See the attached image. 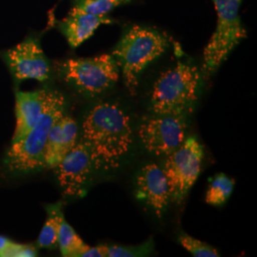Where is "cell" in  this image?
<instances>
[{
	"instance_id": "obj_13",
	"label": "cell",
	"mask_w": 257,
	"mask_h": 257,
	"mask_svg": "<svg viewBox=\"0 0 257 257\" xmlns=\"http://www.w3.org/2000/svg\"><path fill=\"white\" fill-rule=\"evenodd\" d=\"M49 89L34 92H18L16 94L17 126L13 143L24 138L37 124L46 103Z\"/></svg>"
},
{
	"instance_id": "obj_2",
	"label": "cell",
	"mask_w": 257,
	"mask_h": 257,
	"mask_svg": "<svg viewBox=\"0 0 257 257\" xmlns=\"http://www.w3.org/2000/svg\"><path fill=\"white\" fill-rule=\"evenodd\" d=\"M170 42V37L156 28L133 24L124 30L111 55L130 94L137 93L141 74L165 54Z\"/></svg>"
},
{
	"instance_id": "obj_10",
	"label": "cell",
	"mask_w": 257,
	"mask_h": 257,
	"mask_svg": "<svg viewBox=\"0 0 257 257\" xmlns=\"http://www.w3.org/2000/svg\"><path fill=\"white\" fill-rule=\"evenodd\" d=\"M54 170L60 188L68 196L83 195L95 172L90 151L81 140Z\"/></svg>"
},
{
	"instance_id": "obj_19",
	"label": "cell",
	"mask_w": 257,
	"mask_h": 257,
	"mask_svg": "<svg viewBox=\"0 0 257 257\" xmlns=\"http://www.w3.org/2000/svg\"><path fill=\"white\" fill-rule=\"evenodd\" d=\"M178 241L184 248H186L192 255L195 257H218L219 251L211 245L194 238L188 233L182 232L178 236Z\"/></svg>"
},
{
	"instance_id": "obj_3",
	"label": "cell",
	"mask_w": 257,
	"mask_h": 257,
	"mask_svg": "<svg viewBox=\"0 0 257 257\" xmlns=\"http://www.w3.org/2000/svg\"><path fill=\"white\" fill-rule=\"evenodd\" d=\"M202 78L197 66L177 61L159 74L154 82L150 110L153 114L187 115L197 102Z\"/></svg>"
},
{
	"instance_id": "obj_21",
	"label": "cell",
	"mask_w": 257,
	"mask_h": 257,
	"mask_svg": "<svg viewBox=\"0 0 257 257\" xmlns=\"http://www.w3.org/2000/svg\"><path fill=\"white\" fill-rule=\"evenodd\" d=\"M37 256V249L33 245H23L12 242L5 257Z\"/></svg>"
},
{
	"instance_id": "obj_4",
	"label": "cell",
	"mask_w": 257,
	"mask_h": 257,
	"mask_svg": "<svg viewBox=\"0 0 257 257\" xmlns=\"http://www.w3.org/2000/svg\"><path fill=\"white\" fill-rule=\"evenodd\" d=\"M66 100L58 91L49 90L44 110L37 124L27 135L12 144L5 165L12 172L31 173L44 168V153L50 131L64 114Z\"/></svg>"
},
{
	"instance_id": "obj_11",
	"label": "cell",
	"mask_w": 257,
	"mask_h": 257,
	"mask_svg": "<svg viewBox=\"0 0 257 257\" xmlns=\"http://www.w3.org/2000/svg\"><path fill=\"white\" fill-rule=\"evenodd\" d=\"M138 199L146 203L158 217L165 212L171 199L170 190L163 169L155 163L141 168L136 178Z\"/></svg>"
},
{
	"instance_id": "obj_20",
	"label": "cell",
	"mask_w": 257,
	"mask_h": 257,
	"mask_svg": "<svg viewBox=\"0 0 257 257\" xmlns=\"http://www.w3.org/2000/svg\"><path fill=\"white\" fill-rule=\"evenodd\" d=\"M154 243L149 240L139 246H108L104 245L106 257L147 256L153 249Z\"/></svg>"
},
{
	"instance_id": "obj_15",
	"label": "cell",
	"mask_w": 257,
	"mask_h": 257,
	"mask_svg": "<svg viewBox=\"0 0 257 257\" xmlns=\"http://www.w3.org/2000/svg\"><path fill=\"white\" fill-rule=\"evenodd\" d=\"M48 217L38 236L37 246L41 248H54L57 247V239L61 222L64 219L62 204L57 203L47 207Z\"/></svg>"
},
{
	"instance_id": "obj_18",
	"label": "cell",
	"mask_w": 257,
	"mask_h": 257,
	"mask_svg": "<svg viewBox=\"0 0 257 257\" xmlns=\"http://www.w3.org/2000/svg\"><path fill=\"white\" fill-rule=\"evenodd\" d=\"M133 0H72L74 9L98 17H107L112 10Z\"/></svg>"
},
{
	"instance_id": "obj_16",
	"label": "cell",
	"mask_w": 257,
	"mask_h": 257,
	"mask_svg": "<svg viewBox=\"0 0 257 257\" xmlns=\"http://www.w3.org/2000/svg\"><path fill=\"white\" fill-rule=\"evenodd\" d=\"M57 246L60 248L61 254L65 257H81L90 247L80 238L65 218L61 222L59 229Z\"/></svg>"
},
{
	"instance_id": "obj_8",
	"label": "cell",
	"mask_w": 257,
	"mask_h": 257,
	"mask_svg": "<svg viewBox=\"0 0 257 257\" xmlns=\"http://www.w3.org/2000/svg\"><path fill=\"white\" fill-rule=\"evenodd\" d=\"M187 115L153 114L141 121L138 136L148 153L167 156L187 138Z\"/></svg>"
},
{
	"instance_id": "obj_12",
	"label": "cell",
	"mask_w": 257,
	"mask_h": 257,
	"mask_svg": "<svg viewBox=\"0 0 257 257\" xmlns=\"http://www.w3.org/2000/svg\"><path fill=\"white\" fill-rule=\"evenodd\" d=\"M76 121L63 114L51 128L44 153V168L54 169L78 142Z\"/></svg>"
},
{
	"instance_id": "obj_6",
	"label": "cell",
	"mask_w": 257,
	"mask_h": 257,
	"mask_svg": "<svg viewBox=\"0 0 257 257\" xmlns=\"http://www.w3.org/2000/svg\"><path fill=\"white\" fill-rule=\"evenodd\" d=\"M57 71L65 82L91 97L108 92L120 76L118 65L113 56L108 54L67 59L58 63Z\"/></svg>"
},
{
	"instance_id": "obj_5",
	"label": "cell",
	"mask_w": 257,
	"mask_h": 257,
	"mask_svg": "<svg viewBox=\"0 0 257 257\" xmlns=\"http://www.w3.org/2000/svg\"><path fill=\"white\" fill-rule=\"evenodd\" d=\"M243 0H212L217 14V23L203 53V78L215 74L232 50L247 37V31L239 16Z\"/></svg>"
},
{
	"instance_id": "obj_17",
	"label": "cell",
	"mask_w": 257,
	"mask_h": 257,
	"mask_svg": "<svg viewBox=\"0 0 257 257\" xmlns=\"http://www.w3.org/2000/svg\"><path fill=\"white\" fill-rule=\"evenodd\" d=\"M234 188V180L224 174L214 176L206 193L207 204L220 207L228 201Z\"/></svg>"
},
{
	"instance_id": "obj_9",
	"label": "cell",
	"mask_w": 257,
	"mask_h": 257,
	"mask_svg": "<svg viewBox=\"0 0 257 257\" xmlns=\"http://www.w3.org/2000/svg\"><path fill=\"white\" fill-rule=\"evenodd\" d=\"M3 57L17 81L36 79L44 82L51 76V66L37 38L28 37L6 51Z\"/></svg>"
},
{
	"instance_id": "obj_22",
	"label": "cell",
	"mask_w": 257,
	"mask_h": 257,
	"mask_svg": "<svg viewBox=\"0 0 257 257\" xmlns=\"http://www.w3.org/2000/svg\"><path fill=\"white\" fill-rule=\"evenodd\" d=\"M81 257H106L104 245H98L96 247H89Z\"/></svg>"
},
{
	"instance_id": "obj_1",
	"label": "cell",
	"mask_w": 257,
	"mask_h": 257,
	"mask_svg": "<svg viewBox=\"0 0 257 257\" xmlns=\"http://www.w3.org/2000/svg\"><path fill=\"white\" fill-rule=\"evenodd\" d=\"M81 141L90 151L95 171L116 170L134 144L128 112L115 102L95 104L83 120Z\"/></svg>"
},
{
	"instance_id": "obj_23",
	"label": "cell",
	"mask_w": 257,
	"mask_h": 257,
	"mask_svg": "<svg viewBox=\"0 0 257 257\" xmlns=\"http://www.w3.org/2000/svg\"><path fill=\"white\" fill-rule=\"evenodd\" d=\"M12 242L13 241L10 240L9 238H7L3 235H0V257H5V254L8 250V248H10Z\"/></svg>"
},
{
	"instance_id": "obj_7",
	"label": "cell",
	"mask_w": 257,
	"mask_h": 257,
	"mask_svg": "<svg viewBox=\"0 0 257 257\" xmlns=\"http://www.w3.org/2000/svg\"><path fill=\"white\" fill-rule=\"evenodd\" d=\"M204 149L194 137L186 138L183 143L166 156L163 172L170 190L171 199L183 201L200 175Z\"/></svg>"
},
{
	"instance_id": "obj_14",
	"label": "cell",
	"mask_w": 257,
	"mask_h": 257,
	"mask_svg": "<svg viewBox=\"0 0 257 257\" xmlns=\"http://www.w3.org/2000/svg\"><path fill=\"white\" fill-rule=\"evenodd\" d=\"M113 20L107 17H98L72 8L69 15L58 21L57 25L71 48H77L104 24H112Z\"/></svg>"
}]
</instances>
